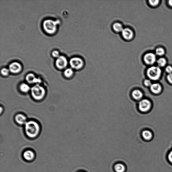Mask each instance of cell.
<instances>
[{"label": "cell", "instance_id": "6da1fadb", "mask_svg": "<svg viewBox=\"0 0 172 172\" xmlns=\"http://www.w3.org/2000/svg\"><path fill=\"white\" fill-rule=\"evenodd\" d=\"M26 134L28 137L34 138L37 137L40 131V127L38 123L34 121L27 122L25 125Z\"/></svg>", "mask_w": 172, "mask_h": 172}, {"label": "cell", "instance_id": "7a4b0ae2", "mask_svg": "<svg viewBox=\"0 0 172 172\" xmlns=\"http://www.w3.org/2000/svg\"><path fill=\"white\" fill-rule=\"evenodd\" d=\"M31 93L34 99L39 100L44 98L45 94V90L44 87L39 84H37L31 89Z\"/></svg>", "mask_w": 172, "mask_h": 172}, {"label": "cell", "instance_id": "3957f363", "mask_svg": "<svg viewBox=\"0 0 172 172\" xmlns=\"http://www.w3.org/2000/svg\"><path fill=\"white\" fill-rule=\"evenodd\" d=\"M59 20L54 21L51 19L45 20L43 25L44 30L48 34L54 33L57 30V25L59 24Z\"/></svg>", "mask_w": 172, "mask_h": 172}, {"label": "cell", "instance_id": "277c9868", "mask_svg": "<svg viewBox=\"0 0 172 172\" xmlns=\"http://www.w3.org/2000/svg\"><path fill=\"white\" fill-rule=\"evenodd\" d=\"M161 74V70L160 68L156 66H152L148 69L147 74L151 79L156 80L160 78Z\"/></svg>", "mask_w": 172, "mask_h": 172}, {"label": "cell", "instance_id": "5b68a950", "mask_svg": "<svg viewBox=\"0 0 172 172\" xmlns=\"http://www.w3.org/2000/svg\"><path fill=\"white\" fill-rule=\"evenodd\" d=\"M70 64L71 67L75 69H79L83 65V60L78 57L72 58L70 61Z\"/></svg>", "mask_w": 172, "mask_h": 172}, {"label": "cell", "instance_id": "8992f818", "mask_svg": "<svg viewBox=\"0 0 172 172\" xmlns=\"http://www.w3.org/2000/svg\"><path fill=\"white\" fill-rule=\"evenodd\" d=\"M56 66L58 68L62 69L67 65L68 61L66 58L63 56H60L57 58L56 62Z\"/></svg>", "mask_w": 172, "mask_h": 172}, {"label": "cell", "instance_id": "52a82bcc", "mask_svg": "<svg viewBox=\"0 0 172 172\" xmlns=\"http://www.w3.org/2000/svg\"><path fill=\"white\" fill-rule=\"evenodd\" d=\"M151 104L149 100L144 99L141 100L139 103V108L142 112H146L150 109Z\"/></svg>", "mask_w": 172, "mask_h": 172}, {"label": "cell", "instance_id": "ba28073f", "mask_svg": "<svg viewBox=\"0 0 172 172\" xmlns=\"http://www.w3.org/2000/svg\"><path fill=\"white\" fill-rule=\"evenodd\" d=\"M144 61L145 63L148 65L153 64L156 61V56L153 53H149L145 55Z\"/></svg>", "mask_w": 172, "mask_h": 172}, {"label": "cell", "instance_id": "9c48e42d", "mask_svg": "<svg viewBox=\"0 0 172 172\" xmlns=\"http://www.w3.org/2000/svg\"><path fill=\"white\" fill-rule=\"evenodd\" d=\"M22 68L21 65L17 62L12 63L9 66V71L14 73H17L20 72Z\"/></svg>", "mask_w": 172, "mask_h": 172}, {"label": "cell", "instance_id": "30bf717a", "mask_svg": "<svg viewBox=\"0 0 172 172\" xmlns=\"http://www.w3.org/2000/svg\"><path fill=\"white\" fill-rule=\"evenodd\" d=\"M26 79L27 82L30 84L35 83L39 84L41 82V79L37 78L32 73L28 74L26 76Z\"/></svg>", "mask_w": 172, "mask_h": 172}, {"label": "cell", "instance_id": "8fae6325", "mask_svg": "<svg viewBox=\"0 0 172 172\" xmlns=\"http://www.w3.org/2000/svg\"><path fill=\"white\" fill-rule=\"evenodd\" d=\"M122 34L123 38L127 40L132 39L134 35L133 32L128 28L123 29L122 31Z\"/></svg>", "mask_w": 172, "mask_h": 172}, {"label": "cell", "instance_id": "7c38bea8", "mask_svg": "<svg viewBox=\"0 0 172 172\" xmlns=\"http://www.w3.org/2000/svg\"><path fill=\"white\" fill-rule=\"evenodd\" d=\"M23 155L25 160L29 161L33 160L35 157L34 152L31 150L26 151L24 152Z\"/></svg>", "mask_w": 172, "mask_h": 172}, {"label": "cell", "instance_id": "4fadbf2b", "mask_svg": "<svg viewBox=\"0 0 172 172\" xmlns=\"http://www.w3.org/2000/svg\"><path fill=\"white\" fill-rule=\"evenodd\" d=\"M15 119L16 122L21 125H25L27 122L26 118L25 116L21 114L16 115Z\"/></svg>", "mask_w": 172, "mask_h": 172}, {"label": "cell", "instance_id": "5bb4252c", "mask_svg": "<svg viewBox=\"0 0 172 172\" xmlns=\"http://www.w3.org/2000/svg\"><path fill=\"white\" fill-rule=\"evenodd\" d=\"M161 89V86L158 83L152 84L151 86V90L152 91L155 93L157 94L160 93Z\"/></svg>", "mask_w": 172, "mask_h": 172}, {"label": "cell", "instance_id": "9a60e30c", "mask_svg": "<svg viewBox=\"0 0 172 172\" xmlns=\"http://www.w3.org/2000/svg\"><path fill=\"white\" fill-rule=\"evenodd\" d=\"M132 95L134 99L138 100L142 98L143 94L140 90H135L132 92Z\"/></svg>", "mask_w": 172, "mask_h": 172}, {"label": "cell", "instance_id": "2e32d148", "mask_svg": "<svg viewBox=\"0 0 172 172\" xmlns=\"http://www.w3.org/2000/svg\"><path fill=\"white\" fill-rule=\"evenodd\" d=\"M143 138L147 141L151 140L152 137V135L151 132L148 131H144L142 133Z\"/></svg>", "mask_w": 172, "mask_h": 172}, {"label": "cell", "instance_id": "e0dca14e", "mask_svg": "<svg viewBox=\"0 0 172 172\" xmlns=\"http://www.w3.org/2000/svg\"><path fill=\"white\" fill-rule=\"evenodd\" d=\"M20 90L24 93H27L30 90V88L27 84L25 83L21 84L20 86Z\"/></svg>", "mask_w": 172, "mask_h": 172}, {"label": "cell", "instance_id": "ac0fdd59", "mask_svg": "<svg viewBox=\"0 0 172 172\" xmlns=\"http://www.w3.org/2000/svg\"><path fill=\"white\" fill-rule=\"evenodd\" d=\"M113 28L117 32H122L123 30L122 25L118 23L114 24Z\"/></svg>", "mask_w": 172, "mask_h": 172}, {"label": "cell", "instance_id": "d6986e66", "mask_svg": "<svg viewBox=\"0 0 172 172\" xmlns=\"http://www.w3.org/2000/svg\"><path fill=\"white\" fill-rule=\"evenodd\" d=\"M115 169L117 172H123L125 170V167L121 164H117L115 165Z\"/></svg>", "mask_w": 172, "mask_h": 172}, {"label": "cell", "instance_id": "ffe728a7", "mask_svg": "<svg viewBox=\"0 0 172 172\" xmlns=\"http://www.w3.org/2000/svg\"><path fill=\"white\" fill-rule=\"evenodd\" d=\"M167 61L166 59L163 58H161L157 61V63L159 66L163 67L167 64Z\"/></svg>", "mask_w": 172, "mask_h": 172}, {"label": "cell", "instance_id": "44dd1931", "mask_svg": "<svg viewBox=\"0 0 172 172\" xmlns=\"http://www.w3.org/2000/svg\"><path fill=\"white\" fill-rule=\"evenodd\" d=\"M73 74V71L71 68H68L65 71L64 74L65 76L67 77H70L72 76Z\"/></svg>", "mask_w": 172, "mask_h": 172}, {"label": "cell", "instance_id": "7402d4cb", "mask_svg": "<svg viewBox=\"0 0 172 172\" xmlns=\"http://www.w3.org/2000/svg\"><path fill=\"white\" fill-rule=\"evenodd\" d=\"M165 54V51L163 48L161 47H159L156 50V54L157 56H163Z\"/></svg>", "mask_w": 172, "mask_h": 172}, {"label": "cell", "instance_id": "603a6c76", "mask_svg": "<svg viewBox=\"0 0 172 172\" xmlns=\"http://www.w3.org/2000/svg\"><path fill=\"white\" fill-rule=\"evenodd\" d=\"M9 70L5 68H4L1 70V73L4 76H7L9 73Z\"/></svg>", "mask_w": 172, "mask_h": 172}, {"label": "cell", "instance_id": "cb8c5ba5", "mask_svg": "<svg viewBox=\"0 0 172 172\" xmlns=\"http://www.w3.org/2000/svg\"><path fill=\"white\" fill-rule=\"evenodd\" d=\"M159 2H160V1L158 0H154V1L150 0V1H149V4L153 6L157 5L158 4Z\"/></svg>", "mask_w": 172, "mask_h": 172}, {"label": "cell", "instance_id": "d4e9b609", "mask_svg": "<svg viewBox=\"0 0 172 172\" xmlns=\"http://www.w3.org/2000/svg\"><path fill=\"white\" fill-rule=\"evenodd\" d=\"M167 158L169 162L172 164V150L169 152L167 155Z\"/></svg>", "mask_w": 172, "mask_h": 172}, {"label": "cell", "instance_id": "484cf974", "mask_svg": "<svg viewBox=\"0 0 172 172\" xmlns=\"http://www.w3.org/2000/svg\"><path fill=\"white\" fill-rule=\"evenodd\" d=\"M165 71L169 74L172 73V67L170 66H167L165 68Z\"/></svg>", "mask_w": 172, "mask_h": 172}, {"label": "cell", "instance_id": "4316f807", "mask_svg": "<svg viewBox=\"0 0 172 172\" xmlns=\"http://www.w3.org/2000/svg\"><path fill=\"white\" fill-rule=\"evenodd\" d=\"M53 56L55 58H58L59 56V53L57 51H54L52 52Z\"/></svg>", "mask_w": 172, "mask_h": 172}, {"label": "cell", "instance_id": "83f0119b", "mask_svg": "<svg viewBox=\"0 0 172 172\" xmlns=\"http://www.w3.org/2000/svg\"><path fill=\"white\" fill-rule=\"evenodd\" d=\"M144 84L146 86H151L152 85L151 82L150 80L146 79L144 81Z\"/></svg>", "mask_w": 172, "mask_h": 172}, {"label": "cell", "instance_id": "f1b7e54d", "mask_svg": "<svg viewBox=\"0 0 172 172\" xmlns=\"http://www.w3.org/2000/svg\"><path fill=\"white\" fill-rule=\"evenodd\" d=\"M167 79L169 82L172 84V73L168 75L167 76Z\"/></svg>", "mask_w": 172, "mask_h": 172}, {"label": "cell", "instance_id": "f546056e", "mask_svg": "<svg viewBox=\"0 0 172 172\" xmlns=\"http://www.w3.org/2000/svg\"><path fill=\"white\" fill-rule=\"evenodd\" d=\"M168 4L170 6H172V0L169 1Z\"/></svg>", "mask_w": 172, "mask_h": 172}]
</instances>
